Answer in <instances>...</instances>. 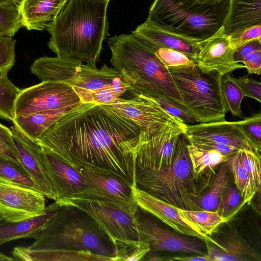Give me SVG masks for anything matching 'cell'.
Segmentation results:
<instances>
[{
    "label": "cell",
    "instance_id": "17",
    "mask_svg": "<svg viewBox=\"0 0 261 261\" xmlns=\"http://www.w3.org/2000/svg\"><path fill=\"white\" fill-rule=\"evenodd\" d=\"M106 105L115 112L134 121L141 129H147L180 119L170 115L152 99L142 95L119 98Z\"/></svg>",
    "mask_w": 261,
    "mask_h": 261
},
{
    "label": "cell",
    "instance_id": "41",
    "mask_svg": "<svg viewBox=\"0 0 261 261\" xmlns=\"http://www.w3.org/2000/svg\"><path fill=\"white\" fill-rule=\"evenodd\" d=\"M0 156L13 161L23 167L12 141L11 128L1 123H0Z\"/></svg>",
    "mask_w": 261,
    "mask_h": 261
},
{
    "label": "cell",
    "instance_id": "27",
    "mask_svg": "<svg viewBox=\"0 0 261 261\" xmlns=\"http://www.w3.org/2000/svg\"><path fill=\"white\" fill-rule=\"evenodd\" d=\"M62 116L35 113L15 116L13 122L24 134L36 141L45 129Z\"/></svg>",
    "mask_w": 261,
    "mask_h": 261
},
{
    "label": "cell",
    "instance_id": "26",
    "mask_svg": "<svg viewBox=\"0 0 261 261\" xmlns=\"http://www.w3.org/2000/svg\"><path fill=\"white\" fill-rule=\"evenodd\" d=\"M187 148L195 177L204 181V175L213 172L218 165L225 162L227 156L219 151L201 147L188 140Z\"/></svg>",
    "mask_w": 261,
    "mask_h": 261
},
{
    "label": "cell",
    "instance_id": "8",
    "mask_svg": "<svg viewBox=\"0 0 261 261\" xmlns=\"http://www.w3.org/2000/svg\"><path fill=\"white\" fill-rule=\"evenodd\" d=\"M46 151L63 161L80 175L93 190L89 199L97 200L132 214L138 211L139 207L133 197V185L128 181L68 153Z\"/></svg>",
    "mask_w": 261,
    "mask_h": 261
},
{
    "label": "cell",
    "instance_id": "45",
    "mask_svg": "<svg viewBox=\"0 0 261 261\" xmlns=\"http://www.w3.org/2000/svg\"><path fill=\"white\" fill-rule=\"evenodd\" d=\"M187 139L201 147L216 150L227 156L236 153L239 150V149L234 147L213 141Z\"/></svg>",
    "mask_w": 261,
    "mask_h": 261
},
{
    "label": "cell",
    "instance_id": "20",
    "mask_svg": "<svg viewBox=\"0 0 261 261\" xmlns=\"http://www.w3.org/2000/svg\"><path fill=\"white\" fill-rule=\"evenodd\" d=\"M152 47H166L180 51L195 59L198 51L197 42L201 40L180 35L162 28L146 19L132 32Z\"/></svg>",
    "mask_w": 261,
    "mask_h": 261
},
{
    "label": "cell",
    "instance_id": "49",
    "mask_svg": "<svg viewBox=\"0 0 261 261\" xmlns=\"http://www.w3.org/2000/svg\"><path fill=\"white\" fill-rule=\"evenodd\" d=\"M20 0H0V4L8 5L18 3Z\"/></svg>",
    "mask_w": 261,
    "mask_h": 261
},
{
    "label": "cell",
    "instance_id": "11",
    "mask_svg": "<svg viewBox=\"0 0 261 261\" xmlns=\"http://www.w3.org/2000/svg\"><path fill=\"white\" fill-rule=\"evenodd\" d=\"M86 213L109 238L116 241L141 240L135 214L94 199L74 198L63 202Z\"/></svg>",
    "mask_w": 261,
    "mask_h": 261
},
{
    "label": "cell",
    "instance_id": "1",
    "mask_svg": "<svg viewBox=\"0 0 261 261\" xmlns=\"http://www.w3.org/2000/svg\"><path fill=\"white\" fill-rule=\"evenodd\" d=\"M141 127L106 104L82 103L59 118L36 142L65 152L136 186L134 150Z\"/></svg>",
    "mask_w": 261,
    "mask_h": 261
},
{
    "label": "cell",
    "instance_id": "29",
    "mask_svg": "<svg viewBox=\"0 0 261 261\" xmlns=\"http://www.w3.org/2000/svg\"><path fill=\"white\" fill-rule=\"evenodd\" d=\"M114 253L112 260L139 261L150 251L149 242L144 240L116 241L113 244Z\"/></svg>",
    "mask_w": 261,
    "mask_h": 261
},
{
    "label": "cell",
    "instance_id": "14",
    "mask_svg": "<svg viewBox=\"0 0 261 261\" xmlns=\"http://www.w3.org/2000/svg\"><path fill=\"white\" fill-rule=\"evenodd\" d=\"M136 215L141 240L149 242L151 250L183 252L203 256L207 254L203 243L204 241L201 242L164 228L152 218L138 211Z\"/></svg>",
    "mask_w": 261,
    "mask_h": 261
},
{
    "label": "cell",
    "instance_id": "25",
    "mask_svg": "<svg viewBox=\"0 0 261 261\" xmlns=\"http://www.w3.org/2000/svg\"><path fill=\"white\" fill-rule=\"evenodd\" d=\"M13 260H102L111 261L108 257L84 250H33L26 247H16L12 252Z\"/></svg>",
    "mask_w": 261,
    "mask_h": 261
},
{
    "label": "cell",
    "instance_id": "15",
    "mask_svg": "<svg viewBox=\"0 0 261 261\" xmlns=\"http://www.w3.org/2000/svg\"><path fill=\"white\" fill-rule=\"evenodd\" d=\"M132 191L135 202L142 211L157 218L177 232L216 244L210 236L205 235L192 221L181 215L177 207L136 186H132Z\"/></svg>",
    "mask_w": 261,
    "mask_h": 261
},
{
    "label": "cell",
    "instance_id": "31",
    "mask_svg": "<svg viewBox=\"0 0 261 261\" xmlns=\"http://www.w3.org/2000/svg\"><path fill=\"white\" fill-rule=\"evenodd\" d=\"M181 215L192 221L206 236H211L225 219L217 212L199 210L188 211L177 207Z\"/></svg>",
    "mask_w": 261,
    "mask_h": 261
},
{
    "label": "cell",
    "instance_id": "47",
    "mask_svg": "<svg viewBox=\"0 0 261 261\" xmlns=\"http://www.w3.org/2000/svg\"><path fill=\"white\" fill-rule=\"evenodd\" d=\"M170 260H180V261H212L207 254L205 255H198L195 256L191 257H174L173 258L169 259Z\"/></svg>",
    "mask_w": 261,
    "mask_h": 261
},
{
    "label": "cell",
    "instance_id": "23",
    "mask_svg": "<svg viewBox=\"0 0 261 261\" xmlns=\"http://www.w3.org/2000/svg\"><path fill=\"white\" fill-rule=\"evenodd\" d=\"M222 27L228 36L251 27L261 25V0H228Z\"/></svg>",
    "mask_w": 261,
    "mask_h": 261
},
{
    "label": "cell",
    "instance_id": "3",
    "mask_svg": "<svg viewBox=\"0 0 261 261\" xmlns=\"http://www.w3.org/2000/svg\"><path fill=\"white\" fill-rule=\"evenodd\" d=\"M108 46L112 65L121 73L135 96L154 91L185 107L169 70L145 40L132 32L109 38Z\"/></svg>",
    "mask_w": 261,
    "mask_h": 261
},
{
    "label": "cell",
    "instance_id": "22",
    "mask_svg": "<svg viewBox=\"0 0 261 261\" xmlns=\"http://www.w3.org/2000/svg\"><path fill=\"white\" fill-rule=\"evenodd\" d=\"M61 206V203L55 201L46 206L44 215L20 221H9L0 215V246L18 239L34 238L46 227Z\"/></svg>",
    "mask_w": 261,
    "mask_h": 261
},
{
    "label": "cell",
    "instance_id": "38",
    "mask_svg": "<svg viewBox=\"0 0 261 261\" xmlns=\"http://www.w3.org/2000/svg\"><path fill=\"white\" fill-rule=\"evenodd\" d=\"M153 48L158 57L168 69L179 68L196 64L194 60L176 50L166 47Z\"/></svg>",
    "mask_w": 261,
    "mask_h": 261
},
{
    "label": "cell",
    "instance_id": "39",
    "mask_svg": "<svg viewBox=\"0 0 261 261\" xmlns=\"http://www.w3.org/2000/svg\"><path fill=\"white\" fill-rule=\"evenodd\" d=\"M16 40L0 35V73L7 74L15 62Z\"/></svg>",
    "mask_w": 261,
    "mask_h": 261
},
{
    "label": "cell",
    "instance_id": "7",
    "mask_svg": "<svg viewBox=\"0 0 261 261\" xmlns=\"http://www.w3.org/2000/svg\"><path fill=\"white\" fill-rule=\"evenodd\" d=\"M185 106L197 123L225 120L228 111L221 89V75L202 71L196 64L168 69Z\"/></svg>",
    "mask_w": 261,
    "mask_h": 261
},
{
    "label": "cell",
    "instance_id": "19",
    "mask_svg": "<svg viewBox=\"0 0 261 261\" xmlns=\"http://www.w3.org/2000/svg\"><path fill=\"white\" fill-rule=\"evenodd\" d=\"M184 134L188 139L220 143L259 153L245 134L238 121H223L186 124Z\"/></svg>",
    "mask_w": 261,
    "mask_h": 261
},
{
    "label": "cell",
    "instance_id": "2",
    "mask_svg": "<svg viewBox=\"0 0 261 261\" xmlns=\"http://www.w3.org/2000/svg\"><path fill=\"white\" fill-rule=\"evenodd\" d=\"M110 0H66L46 28L48 47L60 57L85 62L93 68L102 49Z\"/></svg>",
    "mask_w": 261,
    "mask_h": 261
},
{
    "label": "cell",
    "instance_id": "30",
    "mask_svg": "<svg viewBox=\"0 0 261 261\" xmlns=\"http://www.w3.org/2000/svg\"><path fill=\"white\" fill-rule=\"evenodd\" d=\"M21 91L9 80L7 74L0 73V117L13 121L15 105Z\"/></svg>",
    "mask_w": 261,
    "mask_h": 261
},
{
    "label": "cell",
    "instance_id": "16",
    "mask_svg": "<svg viewBox=\"0 0 261 261\" xmlns=\"http://www.w3.org/2000/svg\"><path fill=\"white\" fill-rule=\"evenodd\" d=\"M42 150L43 164L57 196L55 201L63 202L74 198L90 199L93 190L80 175L63 161Z\"/></svg>",
    "mask_w": 261,
    "mask_h": 261
},
{
    "label": "cell",
    "instance_id": "12",
    "mask_svg": "<svg viewBox=\"0 0 261 261\" xmlns=\"http://www.w3.org/2000/svg\"><path fill=\"white\" fill-rule=\"evenodd\" d=\"M45 196L40 192L0 179V215L16 222L45 214Z\"/></svg>",
    "mask_w": 261,
    "mask_h": 261
},
{
    "label": "cell",
    "instance_id": "34",
    "mask_svg": "<svg viewBox=\"0 0 261 261\" xmlns=\"http://www.w3.org/2000/svg\"><path fill=\"white\" fill-rule=\"evenodd\" d=\"M221 85L223 95L228 109L231 114L238 118L242 117L241 103L245 97L244 93L230 73L221 75Z\"/></svg>",
    "mask_w": 261,
    "mask_h": 261
},
{
    "label": "cell",
    "instance_id": "35",
    "mask_svg": "<svg viewBox=\"0 0 261 261\" xmlns=\"http://www.w3.org/2000/svg\"><path fill=\"white\" fill-rule=\"evenodd\" d=\"M23 27L17 4H0V35L13 37Z\"/></svg>",
    "mask_w": 261,
    "mask_h": 261
},
{
    "label": "cell",
    "instance_id": "37",
    "mask_svg": "<svg viewBox=\"0 0 261 261\" xmlns=\"http://www.w3.org/2000/svg\"><path fill=\"white\" fill-rule=\"evenodd\" d=\"M245 204L235 184H229L222 196L218 213L227 222L231 219Z\"/></svg>",
    "mask_w": 261,
    "mask_h": 261
},
{
    "label": "cell",
    "instance_id": "36",
    "mask_svg": "<svg viewBox=\"0 0 261 261\" xmlns=\"http://www.w3.org/2000/svg\"><path fill=\"white\" fill-rule=\"evenodd\" d=\"M235 154L247 172L253 185L257 191H259L261 179L260 154L243 149H239Z\"/></svg>",
    "mask_w": 261,
    "mask_h": 261
},
{
    "label": "cell",
    "instance_id": "6",
    "mask_svg": "<svg viewBox=\"0 0 261 261\" xmlns=\"http://www.w3.org/2000/svg\"><path fill=\"white\" fill-rule=\"evenodd\" d=\"M228 5V0L215 5L193 0H154L147 19L176 33L203 40L222 26Z\"/></svg>",
    "mask_w": 261,
    "mask_h": 261
},
{
    "label": "cell",
    "instance_id": "13",
    "mask_svg": "<svg viewBox=\"0 0 261 261\" xmlns=\"http://www.w3.org/2000/svg\"><path fill=\"white\" fill-rule=\"evenodd\" d=\"M197 44L195 63L202 71H216L223 75L244 68L242 63L234 61L235 49L222 26L210 37L198 41Z\"/></svg>",
    "mask_w": 261,
    "mask_h": 261
},
{
    "label": "cell",
    "instance_id": "32",
    "mask_svg": "<svg viewBox=\"0 0 261 261\" xmlns=\"http://www.w3.org/2000/svg\"><path fill=\"white\" fill-rule=\"evenodd\" d=\"M0 179L40 192L37 186L24 168L15 162L1 156Z\"/></svg>",
    "mask_w": 261,
    "mask_h": 261
},
{
    "label": "cell",
    "instance_id": "21",
    "mask_svg": "<svg viewBox=\"0 0 261 261\" xmlns=\"http://www.w3.org/2000/svg\"><path fill=\"white\" fill-rule=\"evenodd\" d=\"M212 240L216 245L205 240L207 254L212 261L260 260V255L237 230L231 228Z\"/></svg>",
    "mask_w": 261,
    "mask_h": 261
},
{
    "label": "cell",
    "instance_id": "50",
    "mask_svg": "<svg viewBox=\"0 0 261 261\" xmlns=\"http://www.w3.org/2000/svg\"><path fill=\"white\" fill-rule=\"evenodd\" d=\"M13 260L12 257L8 256L0 252V261Z\"/></svg>",
    "mask_w": 261,
    "mask_h": 261
},
{
    "label": "cell",
    "instance_id": "28",
    "mask_svg": "<svg viewBox=\"0 0 261 261\" xmlns=\"http://www.w3.org/2000/svg\"><path fill=\"white\" fill-rule=\"evenodd\" d=\"M229 170L227 162L222 163L211 188L198 199V204L201 210L218 213L222 196L229 184Z\"/></svg>",
    "mask_w": 261,
    "mask_h": 261
},
{
    "label": "cell",
    "instance_id": "10",
    "mask_svg": "<svg viewBox=\"0 0 261 261\" xmlns=\"http://www.w3.org/2000/svg\"><path fill=\"white\" fill-rule=\"evenodd\" d=\"M82 103L69 84L42 82L21 89L15 102L14 115L35 113L64 115Z\"/></svg>",
    "mask_w": 261,
    "mask_h": 261
},
{
    "label": "cell",
    "instance_id": "9",
    "mask_svg": "<svg viewBox=\"0 0 261 261\" xmlns=\"http://www.w3.org/2000/svg\"><path fill=\"white\" fill-rule=\"evenodd\" d=\"M186 124L181 120L147 129H141L134 150L135 167L158 171L170 166L178 139L185 133Z\"/></svg>",
    "mask_w": 261,
    "mask_h": 261
},
{
    "label": "cell",
    "instance_id": "48",
    "mask_svg": "<svg viewBox=\"0 0 261 261\" xmlns=\"http://www.w3.org/2000/svg\"><path fill=\"white\" fill-rule=\"evenodd\" d=\"M222 0H193V3L200 4L215 5Z\"/></svg>",
    "mask_w": 261,
    "mask_h": 261
},
{
    "label": "cell",
    "instance_id": "5",
    "mask_svg": "<svg viewBox=\"0 0 261 261\" xmlns=\"http://www.w3.org/2000/svg\"><path fill=\"white\" fill-rule=\"evenodd\" d=\"M184 133L178 139L172 164L154 172L135 167L136 187L175 207L201 210L198 199L204 181L194 176Z\"/></svg>",
    "mask_w": 261,
    "mask_h": 261
},
{
    "label": "cell",
    "instance_id": "33",
    "mask_svg": "<svg viewBox=\"0 0 261 261\" xmlns=\"http://www.w3.org/2000/svg\"><path fill=\"white\" fill-rule=\"evenodd\" d=\"M226 162L231 172L236 186L239 190L245 203L253 198L257 190L253 185L247 172L235 153L227 156Z\"/></svg>",
    "mask_w": 261,
    "mask_h": 261
},
{
    "label": "cell",
    "instance_id": "4",
    "mask_svg": "<svg viewBox=\"0 0 261 261\" xmlns=\"http://www.w3.org/2000/svg\"><path fill=\"white\" fill-rule=\"evenodd\" d=\"M61 203L48 225L27 248L33 250H84L110 257L113 245L96 223L85 212L75 206Z\"/></svg>",
    "mask_w": 261,
    "mask_h": 261
},
{
    "label": "cell",
    "instance_id": "42",
    "mask_svg": "<svg viewBox=\"0 0 261 261\" xmlns=\"http://www.w3.org/2000/svg\"><path fill=\"white\" fill-rule=\"evenodd\" d=\"M236 81L242 89L245 96L253 98L261 102V83L249 75H244L236 78Z\"/></svg>",
    "mask_w": 261,
    "mask_h": 261
},
{
    "label": "cell",
    "instance_id": "40",
    "mask_svg": "<svg viewBox=\"0 0 261 261\" xmlns=\"http://www.w3.org/2000/svg\"><path fill=\"white\" fill-rule=\"evenodd\" d=\"M246 136L255 148L260 151L261 115L257 113L252 116L238 121Z\"/></svg>",
    "mask_w": 261,
    "mask_h": 261
},
{
    "label": "cell",
    "instance_id": "18",
    "mask_svg": "<svg viewBox=\"0 0 261 261\" xmlns=\"http://www.w3.org/2000/svg\"><path fill=\"white\" fill-rule=\"evenodd\" d=\"M12 138L19 160L30 175L40 192L46 198L55 201L56 194L43 164V151L34 140L31 139L15 126L11 128Z\"/></svg>",
    "mask_w": 261,
    "mask_h": 261
},
{
    "label": "cell",
    "instance_id": "24",
    "mask_svg": "<svg viewBox=\"0 0 261 261\" xmlns=\"http://www.w3.org/2000/svg\"><path fill=\"white\" fill-rule=\"evenodd\" d=\"M66 0H20L17 4L23 27L43 31Z\"/></svg>",
    "mask_w": 261,
    "mask_h": 261
},
{
    "label": "cell",
    "instance_id": "46",
    "mask_svg": "<svg viewBox=\"0 0 261 261\" xmlns=\"http://www.w3.org/2000/svg\"><path fill=\"white\" fill-rule=\"evenodd\" d=\"M257 50H261V39L253 40L238 47L234 53V60L242 63L248 54Z\"/></svg>",
    "mask_w": 261,
    "mask_h": 261
},
{
    "label": "cell",
    "instance_id": "44",
    "mask_svg": "<svg viewBox=\"0 0 261 261\" xmlns=\"http://www.w3.org/2000/svg\"><path fill=\"white\" fill-rule=\"evenodd\" d=\"M242 63L250 74L259 75L261 72V50H257L248 54Z\"/></svg>",
    "mask_w": 261,
    "mask_h": 261
},
{
    "label": "cell",
    "instance_id": "43",
    "mask_svg": "<svg viewBox=\"0 0 261 261\" xmlns=\"http://www.w3.org/2000/svg\"><path fill=\"white\" fill-rule=\"evenodd\" d=\"M235 50L240 46L255 39H261V25H255L229 36Z\"/></svg>",
    "mask_w": 261,
    "mask_h": 261
}]
</instances>
